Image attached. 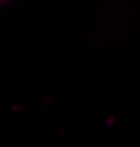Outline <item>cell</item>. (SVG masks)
Here are the masks:
<instances>
[{"instance_id": "obj_1", "label": "cell", "mask_w": 140, "mask_h": 147, "mask_svg": "<svg viewBox=\"0 0 140 147\" xmlns=\"http://www.w3.org/2000/svg\"><path fill=\"white\" fill-rule=\"evenodd\" d=\"M0 3H3V0H0Z\"/></svg>"}]
</instances>
